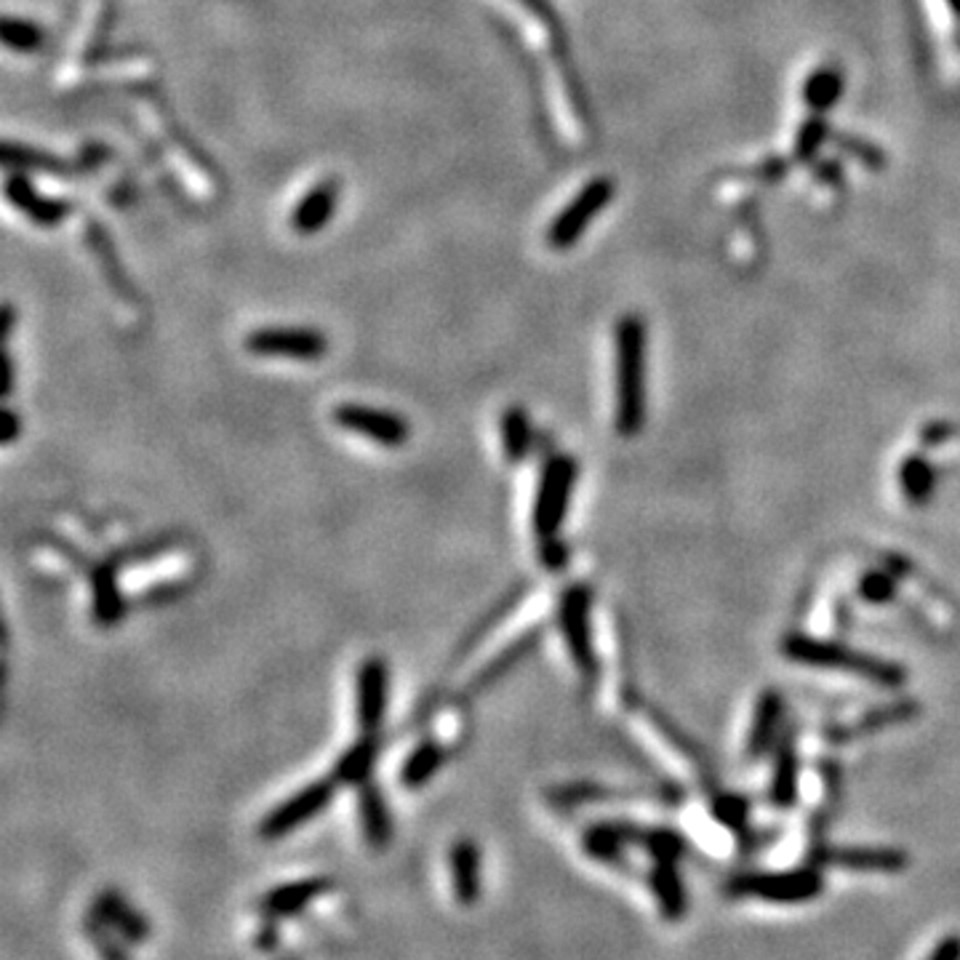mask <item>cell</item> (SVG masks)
Returning <instances> with one entry per match:
<instances>
[{"instance_id":"34","label":"cell","mask_w":960,"mask_h":960,"mask_svg":"<svg viewBox=\"0 0 960 960\" xmlns=\"http://www.w3.org/2000/svg\"><path fill=\"white\" fill-rule=\"evenodd\" d=\"M0 36H3V43L9 46L11 51L19 53H32L43 46V30H40L36 22H30V19L6 17L3 27H0Z\"/></svg>"},{"instance_id":"24","label":"cell","mask_w":960,"mask_h":960,"mask_svg":"<svg viewBox=\"0 0 960 960\" xmlns=\"http://www.w3.org/2000/svg\"><path fill=\"white\" fill-rule=\"evenodd\" d=\"M539 640H542V627H533V630L520 635L518 640H512L510 646H505L502 652H499L497 657H493L489 665L476 675V680H472V692H483V688H489L493 680L505 678L512 667H518L520 662L529 657L533 648L539 646Z\"/></svg>"},{"instance_id":"23","label":"cell","mask_w":960,"mask_h":960,"mask_svg":"<svg viewBox=\"0 0 960 960\" xmlns=\"http://www.w3.org/2000/svg\"><path fill=\"white\" fill-rule=\"evenodd\" d=\"M91 592H94V619L99 627H115L126 614V604L120 598L118 577L112 564H101L91 571Z\"/></svg>"},{"instance_id":"31","label":"cell","mask_w":960,"mask_h":960,"mask_svg":"<svg viewBox=\"0 0 960 960\" xmlns=\"http://www.w3.org/2000/svg\"><path fill=\"white\" fill-rule=\"evenodd\" d=\"M80 925H84V934L89 939V944L99 956V960H131L126 939L120 937L105 918L97 915V912L91 910L89 915H84V923Z\"/></svg>"},{"instance_id":"43","label":"cell","mask_w":960,"mask_h":960,"mask_svg":"<svg viewBox=\"0 0 960 960\" xmlns=\"http://www.w3.org/2000/svg\"><path fill=\"white\" fill-rule=\"evenodd\" d=\"M3 398H9L13 392V357L6 353L3 355Z\"/></svg>"},{"instance_id":"22","label":"cell","mask_w":960,"mask_h":960,"mask_svg":"<svg viewBox=\"0 0 960 960\" xmlns=\"http://www.w3.org/2000/svg\"><path fill=\"white\" fill-rule=\"evenodd\" d=\"M843 91H846V76H843L841 67L822 65L816 67L806 80H803L801 97H803V105H806L811 112L824 115L841 101Z\"/></svg>"},{"instance_id":"15","label":"cell","mask_w":960,"mask_h":960,"mask_svg":"<svg viewBox=\"0 0 960 960\" xmlns=\"http://www.w3.org/2000/svg\"><path fill=\"white\" fill-rule=\"evenodd\" d=\"M91 910L105 918L107 923L126 939L128 944H145L153 937V923L141 910L134 908L118 889H101L94 899Z\"/></svg>"},{"instance_id":"11","label":"cell","mask_w":960,"mask_h":960,"mask_svg":"<svg viewBox=\"0 0 960 960\" xmlns=\"http://www.w3.org/2000/svg\"><path fill=\"white\" fill-rule=\"evenodd\" d=\"M809 862L816 868H843L860 872H899L910 864L908 851L889 846H824L816 843L809 851Z\"/></svg>"},{"instance_id":"30","label":"cell","mask_w":960,"mask_h":960,"mask_svg":"<svg viewBox=\"0 0 960 960\" xmlns=\"http://www.w3.org/2000/svg\"><path fill=\"white\" fill-rule=\"evenodd\" d=\"M915 715H918L915 702H897V705H891V707L872 709V713L864 715L860 723H854V726L843 728V732H835L830 736H835V739H856V736L878 734V732H883V728L897 726V723L915 718Z\"/></svg>"},{"instance_id":"38","label":"cell","mask_w":960,"mask_h":960,"mask_svg":"<svg viewBox=\"0 0 960 960\" xmlns=\"http://www.w3.org/2000/svg\"><path fill=\"white\" fill-rule=\"evenodd\" d=\"M539 560H542L545 569L558 571L569 564V550L560 539H539Z\"/></svg>"},{"instance_id":"40","label":"cell","mask_w":960,"mask_h":960,"mask_svg":"<svg viewBox=\"0 0 960 960\" xmlns=\"http://www.w3.org/2000/svg\"><path fill=\"white\" fill-rule=\"evenodd\" d=\"M254 948L262 952H275L281 948V925L273 918H265L259 925V931L254 934Z\"/></svg>"},{"instance_id":"20","label":"cell","mask_w":960,"mask_h":960,"mask_svg":"<svg viewBox=\"0 0 960 960\" xmlns=\"http://www.w3.org/2000/svg\"><path fill=\"white\" fill-rule=\"evenodd\" d=\"M380 758V736L361 734L334 763V780L336 784H361L371 782V771Z\"/></svg>"},{"instance_id":"3","label":"cell","mask_w":960,"mask_h":960,"mask_svg":"<svg viewBox=\"0 0 960 960\" xmlns=\"http://www.w3.org/2000/svg\"><path fill=\"white\" fill-rule=\"evenodd\" d=\"M822 868L806 862L797 870L784 872H750L736 875L728 881L726 891L732 899H763L776 904H797L809 902L822 894Z\"/></svg>"},{"instance_id":"37","label":"cell","mask_w":960,"mask_h":960,"mask_svg":"<svg viewBox=\"0 0 960 960\" xmlns=\"http://www.w3.org/2000/svg\"><path fill=\"white\" fill-rule=\"evenodd\" d=\"M860 592L868 604H889L897 595V581L885 571H868L860 581Z\"/></svg>"},{"instance_id":"26","label":"cell","mask_w":960,"mask_h":960,"mask_svg":"<svg viewBox=\"0 0 960 960\" xmlns=\"http://www.w3.org/2000/svg\"><path fill=\"white\" fill-rule=\"evenodd\" d=\"M499 435H502V454L510 464L523 462L529 457L533 443L531 419L520 405H510L499 422Z\"/></svg>"},{"instance_id":"9","label":"cell","mask_w":960,"mask_h":960,"mask_svg":"<svg viewBox=\"0 0 960 960\" xmlns=\"http://www.w3.org/2000/svg\"><path fill=\"white\" fill-rule=\"evenodd\" d=\"M331 419L340 430L366 438L371 443L388 445V449H398V445L409 443L411 438L409 419L395 414V411L374 409V405L342 403L336 405Z\"/></svg>"},{"instance_id":"21","label":"cell","mask_w":960,"mask_h":960,"mask_svg":"<svg viewBox=\"0 0 960 960\" xmlns=\"http://www.w3.org/2000/svg\"><path fill=\"white\" fill-rule=\"evenodd\" d=\"M797 780H801V761H797V750L793 736H784L782 745L776 747L774 776H771L768 797L776 809H793L797 803Z\"/></svg>"},{"instance_id":"14","label":"cell","mask_w":960,"mask_h":960,"mask_svg":"<svg viewBox=\"0 0 960 960\" xmlns=\"http://www.w3.org/2000/svg\"><path fill=\"white\" fill-rule=\"evenodd\" d=\"M340 182L336 179H323L317 185L310 187L307 193L296 200V206L291 208L288 225L296 235H315L323 227H329V222L334 219L336 206H340Z\"/></svg>"},{"instance_id":"17","label":"cell","mask_w":960,"mask_h":960,"mask_svg":"<svg viewBox=\"0 0 960 960\" xmlns=\"http://www.w3.org/2000/svg\"><path fill=\"white\" fill-rule=\"evenodd\" d=\"M449 868H451V889H454L457 902L462 908H476L480 891H483V878H480V846L470 837H459L449 851Z\"/></svg>"},{"instance_id":"45","label":"cell","mask_w":960,"mask_h":960,"mask_svg":"<svg viewBox=\"0 0 960 960\" xmlns=\"http://www.w3.org/2000/svg\"><path fill=\"white\" fill-rule=\"evenodd\" d=\"M948 6H950V9H952V11H956V13H958V17H960V0H948Z\"/></svg>"},{"instance_id":"25","label":"cell","mask_w":960,"mask_h":960,"mask_svg":"<svg viewBox=\"0 0 960 960\" xmlns=\"http://www.w3.org/2000/svg\"><path fill=\"white\" fill-rule=\"evenodd\" d=\"M443 761H445V750L441 747V742L435 739L419 742V745L405 755L398 780H401L405 790L424 787V784L432 782V776L441 771Z\"/></svg>"},{"instance_id":"4","label":"cell","mask_w":960,"mask_h":960,"mask_svg":"<svg viewBox=\"0 0 960 960\" xmlns=\"http://www.w3.org/2000/svg\"><path fill=\"white\" fill-rule=\"evenodd\" d=\"M579 464L569 454H556L545 462L542 476L537 483V499H533L531 526L537 539H556L564 529L566 512L571 505V491L577 483Z\"/></svg>"},{"instance_id":"36","label":"cell","mask_w":960,"mask_h":960,"mask_svg":"<svg viewBox=\"0 0 960 960\" xmlns=\"http://www.w3.org/2000/svg\"><path fill=\"white\" fill-rule=\"evenodd\" d=\"M617 793H608L606 787H598V784H566V787H556V793H550L552 803H558V806H577V803H587V801H606V797H614Z\"/></svg>"},{"instance_id":"39","label":"cell","mask_w":960,"mask_h":960,"mask_svg":"<svg viewBox=\"0 0 960 960\" xmlns=\"http://www.w3.org/2000/svg\"><path fill=\"white\" fill-rule=\"evenodd\" d=\"M811 174H814L816 182H822V185H827V187L843 185V177H846L841 158H820V160H814V164H811Z\"/></svg>"},{"instance_id":"6","label":"cell","mask_w":960,"mask_h":960,"mask_svg":"<svg viewBox=\"0 0 960 960\" xmlns=\"http://www.w3.org/2000/svg\"><path fill=\"white\" fill-rule=\"evenodd\" d=\"M590 608H592V590L587 585H571L560 592L558 598L560 635H564L566 648H569L574 667H577L581 678L587 680L598 678L600 673V662L592 644Z\"/></svg>"},{"instance_id":"5","label":"cell","mask_w":960,"mask_h":960,"mask_svg":"<svg viewBox=\"0 0 960 960\" xmlns=\"http://www.w3.org/2000/svg\"><path fill=\"white\" fill-rule=\"evenodd\" d=\"M617 195V185L608 177H595L587 182L574 198L560 208L556 219L547 225L545 241L552 252H569L571 246H577L581 235L587 233V227L606 212L608 203Z\"/></svg>"},{"instance_id":"27","label":"cell","mask_w":960,"mask_h":960,"mask_svg":"<svg viewBox=\"0 0 960 960\" xmlns=\"http://www.w3.org/2000/svg\"><path fill=\"white\" fill-rule=\"evenodd\" d=\"M833 126L827 124V118L820 112H811L806 120H803L801 128L795 131L793 139V160L795 164L811 166L814 160H820L822 147L827 145V141H833Z\"/></svg>"},{"instance_id":"19","label":"cell","mask_w":960,"mask_h":960,"mask_svg":"<svg viewBox=\"0 0 960 960\" xmlns=\"http://www.w3.org/2000/svg\"><path fill=\"white\" fill-rule=\"evenodd\" d=\"M648 883H652L654 897H657L662 915H665L667 921H683V915H686L688 910V899H686V885H683V878L678 872V862L675 860L654 862L652 872H648Z\"/></svg>"},{"instance_id":"41","label":"cell","mask_w":960,"mask_h":960,"mask_svg":"<svg viewBox=\"0 0 960 960\" xmlns=\"http://www.w3.org/2000/svg\"><path fill=\"white\" fill-rule=\"evenodd\" d=\"M925 960H960V934L944 937Z\"/></svg>"},{"instance_id":"2","label":"cell","mask_w":960,"mask_h":960,"mask_svg":"<svg viewBox=\"0 0 960 960\" xmlns=\"http://www.w3.org/2000/svg\"><path fill=\"white\" fill-rule=\"evenodd\" d=\"M782 654L787 659L797 662V665L860 675V678L883 688H902L904 680H908V673H904V667L897 665V662L875 657V654L868 652H856V648L835 644V640L811 638V635L803 633L784 635Z\"/></svg>"},{"instance_id":"10","label":"cell","mask_w":960,"mask_h":960,"mask_svg":"<svg viewBox=\"0 0 960 960\" xmlns=\"http://www.w3.org/2000/svg\"><path fill=\"white\" fill-rule=\"evenodd\" d=\"M390 667L382 657H369L355 670V721L361 734H376L388 718Z\"/></svg>"},{"instance_id":"16","label":"cell","mask_w":960,"mask_h":960,"mask_svg":"<svg viewBox=\"0 0 960 960\" xmlns=\"http://www.w3.org/2000/svg\"><path fill=\"white\" fill-rule=\"evenodd\" d=\"M357 820H361L363 837L371 849L384 851L395 835V822H392L388 797L374 782L361 784L357 790Z\"/></svg>"},{"instance_id":"12","label":"cell","mask_w":960,"mask_h":960,"mask_svg":"<svg viewBox=\"0 0 960 960\" xmlns=\"http://www.w3.org/2000/svg\"><path fill=\"white\" fill-rule=\"evenodd\" d=\"M334 889L331 878H302V881H288L270 889L265 897L259 899L256 910L262 918H273V921H283V918L300 915L323 894Z\"/></svg>"},{"instance_id":"32","label":"cell","mask_w":960,"mask_h":960,"mask_svg":"<svg viewBox=\"0 0 960 960\" xmlns=\"http://www.w3.org/2000/svg\"><path fill=\"white\" fill-rule=\"evenodd\" d=\"M3 166L9 172H46V174H70L67 164L57 158V155L36 150V147L27 145H13L6 141L3 145Z\"/></svg>"},{"instance_id":"8","label":"cell","mask_w":960,"mask_h":960,"mask_svg":"<svg viewBox=\"0 0 960 960\" xmlns=\"http://www.w3.org/2000/svg\"><path fill=\"white\" fill-rule=\"evenodd\" d=\"M246 353L256 357H288V361H317L329 353L323 331L307 326H262L248 331L243 340Z\"/></svg>"},{"instance_id":"29","label":"cell","mask_w":960,"mask_h":960,"mask_svg":"<svg viewBox=\"0 0 960 960\" xmlns=\"http://www.w3.org/2000/svg\"><path fill=\"white\" fill-rule=\"evenodd\" d=\"M581 846H585L592 860L604 864H625L627 843L625 837L619 835L617 822L590 824V827L585 830V835H581Z\"/></svg>"},{"instance_id":"28","label":"cell","mask_w":960,"mask_h":960,"mask_svg":"<svg viewBox=\"0 0 960 960\" xmlns=\"http://www.w3.org/2000/svg\"><path fill=\"white\" fill-rule=\"evenodd\" d=\"M899 486H902V493L910 505H925L937 489L934 464L925 457H908L899 468Z\"/></svg>"},{"instance_id":"7","label":"cell","mask_w":960,"mask_h":960,"mask_svg":"<svg viewBox=\"0 0 960 960\" xmlns=\"http://www.w3.org/2000/svg\"><path fill=\"white\" fill-rule=\"evenodd\" d=\"M336 793V780H315L304 784L302 790H296L294 795H288L286 801L278 803L273 811H267L265 820L259 822V835L265 841H283L294 830L304 827L307 822H313L315 816H321L329 809V803L334 801Z\"/></svg>"},{"instance_id":"1","label":"cell","mask_w":960,"mask_h":960,"mask_svg":"<svg viewBox=\"0 0 960 960\" xmlns=\"http://www.w3.org/2000/svg\"><path fill=\"white\" fill-rule=\"evenodd\" d=\"M614 424L621 438L640 435L648 417V329L640 315L614 326Z\"/></svg>"},{"instance_id":"18","label":"cell","mask_w":960,"mask_h":960,"mask_svg":"<svg viewBox=\"0 0 960 960\" xmlns=\"http://www.w3.org/2000/svg\"><path fill=\"white\" fill-rule=\"evenodd\" d=\"M782 715H784V696L776 692V688H766V692L761 694L758 705H755L753 726H750V734H747L745 755L750 761L763 758V755L771 750V745H774L776 734H780V726H782Z\"/></svg>"},{"instance_id":"33","label":"cell","mask_w":960,"mask_h":960,"mask_svg":"<svg viewBox=\"0 0 960 960\" xmlns=\"http://www.w3.org/2000/svg\"><path fill=\"white\" fill-rule=\"evenodd\" d=\"M833 145L837 153L846 155V158H854L856 164L870 168V172H883L885 168L883 147L875 145V141L868 137H860V134H849V131H835Z\"/></svg>"},{"instance_id":"35","label":"cell","mask_w":960,"mask_h":960,"mask_svg":"<svg viewBox=\"0 0 960 960\" xmlns=\"http://www.w3.org/2000/svg\"><path fill=\"white\" fill-rule=\"evenodd\" d=\"M713 816L723 827H732L736 833H742L750 820V803L742 795L723 793L713 801Z\"/></svg>"},{"instance_id":"44","label":"cell","mask_w":960,"mask_h":960,"mask_svg":"<svg viewBox=\"0 0 960 960\" xmlns=\"http://www.w3.org/2000/svg\"><path fill=\"white\" fill-rule=\"evenodd\" d=\"M13 321H17V315H13V304L6 302L3 304V340H9V336H11Z\"/></svg>"},{"instance_id":"42","label":"cell","mask_w":960,"mask_h":960,"mask_svg":"<svg viewBox=\"0 0 960 960\" xmlns=\"http://www.w3.org/2000/svg\"><path fill=\"white\" fill-rule=\"evenodd\" d=\"M19 432H22V419H19L17 411L6 405L3 409V435H0V441H3V445H11L19 438Z\"/></svg>"},{"instance_id":"13","label":"cell","mask_w":960,"mask_h":960,"mask_svg":"<svg viewBox=\"0 0 960 960\" xmlns=\"http://www.w3.org/2000/svg\"><path fill=\"white\" fill-rule=\"evenodd\" d=\"M6 200H9L13 208H19V212L38 227L62 225L72 212V206L67 200L43 198V195L36 190V185L25 177V172L9 174V179H6Z\"/></svg>"},{"instance_id":"46","label":"cell","mask_w":960,"mask_h":960,"mask_svg":"<svg viewBox=\"0 0 960 960\" xmlns=\"http://www.w3.org/2000/svg\"><path fill=\"white\" fill-rule=\"evenodd\" d=\"M286 960H294V958H286Z\"/></svg>"}]
</instances>
